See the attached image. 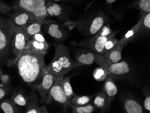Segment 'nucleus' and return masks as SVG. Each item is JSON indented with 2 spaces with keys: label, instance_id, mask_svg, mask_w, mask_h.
<instances>
[{
  "label": "nucleus",
  "instance_id": "1",
  "mask_svg": "<svg viewBox=\"0 0 150 113\" xmlns=\"http://www.w3.org/2000/svg\"><path fill=\"white\" fill-rule=\"evenodd\" d=\"M46 54L26 48L15 64L23 81L33 87L42 81L43 71L47 66L45 62Z\"/></svg>",
  "mask_w": 150,
  "mask_h": 113
},
{
  "label": "nucleus",
  "instance_id": "2",
  "mask_svg": "<svg viewBox=\"0 0 150 113\" xmlns=\"http://www.w3.org/2000/svg\"><path fill=\"white\" fill-rule=\"evenodd\" d=\"M54 45L55 54L46 68L57 77H64L72 69L78 67L77 62L71 57L69 48L64 43H56Z\"/></svg>",
  "mask_w": 150,
  "mask_h": 113
},
{
  "label": "nucleus",
  "instance_id": "3",
  "mask_svg": "<svg viewBox=\"0 0 150 113\" xmlns=\"http://www.w3.org/2000/svg\"><path fill=\"white\" fill-rule=\"evenodd\" d=\"M14 34L13 24L9 18L0 16V64L8 62V56L13 52Z\"/></svg>",
  "mask_w": 150,
  "mask_h": 113
},
{
  "label": "nucleus",
  "instance_id": "4",
  "mask_svg": "<svg viewBox=\"0 0 150 113\" xmlns=\"http://www.w3.org/2000/svg\"><path fill=\"white\" fill-rule=\"evenodd\" d=\"M106 20L104 13L99 12L97 14L80 18L75 22L80 33L87 37H92L105 24Z\"/></svg>",
  "mask_w": 150,
  "mask_h": 113
},
{
  "label": "nucleus",
  "instance_id": "5",
  "mask_svg": "<svg viewBox=\"0 0 150 113\" xmlns=\"http://www.w3.org/2000/svg\"><path fill=\"white\" fill-rule=\"evenodd\" d=\"M47 0H17L12 6L13 11L23 9L28 11L36 19L45 20L48 16L46 11Z\"/></svg>",
  "mask_w": 150,
  "mask_h": 113
},
{
  "label": "nucleus",
  "instance_id": "6",
  "mask_svg": "<svg viewBox=\"0 0 150 113\" xmlns=\"http://www.w3.org/2000/svg\"><path fill=\"white\" fill-rule=\"evenodd\" d=\"M118 32H115L112 35L108 37H98L96 34L87 38L82 40L79 43L75 41L71 42L70 44L73 46L85 48L91 50L96 53L103 55L104 45L108 40L115 38Z\"/></svg>",
  "mask_w": 150,
  "mask_h": 113
},
{
  "label": "nucleus",
  "instance_id": "7",
  "mask_svg": "<svg viewBox=\"0 0 150 113\" xmlns=\"http://www.w3.org/2000/svg\"><path fill=\"white\" fill-rule=\"evenodd\" d=\"M64 78V76L57 77L47 95L45 102L47 104H49L52 101H55L60 104H62L64 109H66L69 106V104L63 89Z\"/></svg>",
  "mask_w": 150,
  "mask_h": 113
},
{
  "label": "nucleus",
  "instance_id": "8",
  "mask_svg": "<svg viewBox=\"0 0 150 113\" xmlns=\"http://www.w3.org/2000/svg\"><path fill=\"white\" fill-rule=\"evenodd\" d=\"M15 34L13 37V53L15 59L12 61L10 66L15 65L22 52L28 45L29 39L27 37L24 29L22 28L13 24Z\"/></svg>",
  "mask_w": 150,
  "mask_h": 113
},
{
  "label": "nucleus",
  "instance_id": "9",
  "mask_svg": "<svg viewBox=\"0 0 150 113\" xmlns=\"http://www.w3.org/2000/svg\"><path fill=\"white\" fill-rule=\"evenodd\" d=\"M57 78V76L50 72L46 67L44 69L42 81L33 87L38 92L41 103L45 102L47 95Z\"/></svg>",
  "mask_w": 150,
  "mask_h": 113
},
{
  "label": "nucleus",
  "instance_id": "10",
  "mask_svg": "<svg viewBox=\"0 0 150 113\" xmlns=\"http://www.w3.org/2000/svg\"><path fill=\"white\" fill-rule=\"evenodd\" d=\"M74 56L78 67L91 65L94 62H105L106 61L103 55L98 54L90 49L78 50L76 51Z\"/></svg>",
  "mask_w": 150,
  "mask_h": 113
},
{
  "label": "nucleus",
  "instance_id": "11",
  "mask_svg": "<svg viewBox=\"0 0 150 113\" xmlns=\"http://www.w3.org/2000/svg\"><path fill=\"white\" fill-rule=\"evenodd\" d=\"M96 63L104 68L108 72V75L112 78L127 75L130 71L129 64L124 61L112 64H108L106 62H97Z\"/></svg>",
  "mask_w": 150,
  "mask_h": 113
},
{
  "label": "nucleus",
  "instance_id": "12",
  "mask_svg": "<svg viewBox=\"0 0 150 113\" xmlns=\"http://www.w3.org/2000/svg\"><path fill=\"white\" fill-rule=\"evenodd\" d=\"M12 12L7 16L13 24L22 28L34 19H36L31 13L23 9H18Z\"/></svg>",
  "mask_w": 150,
  "mask_h": 113
},
{
  "label": "nucleus",
  "instance_id": "13",
  "mask_svg": "<svg viewBox=\"0 0 150 113\" xmlns=\"http://www.w3.org/2000/svg\"><path fill=\"white\" fill-rule=\"evenodd\" d=\"M45 6L48 16L56 18L61 22L70 21L69 16L61 4L47 0Z\"/></svg>",
  "mask_w": 150,
  "mask_h": 113
},
{
  "label": "nucleus",
  "instance_id": "14",
  "mask_svg": "<svg viewBox=\"0 0 150 113\" xmlns=\"http://www.w3.org/2000/svg\"><path fill=\"white\" fill-rule=\"evenodd\" d=\"M45 31L58 43L64 42L69 37L68 32L53 21L44 24Z\"/></svg>",
  "mask_w": 150,
  "mask_h": 113
},
{
  "label": "nucleus",
  "instance_id": "15",
  "mask_svg": "<svg viewBox=\"0 0 150 113\" xmlns=\"http://www.w3.org/2000/svg\"><path fill=\"white\" fill-rule=\"evenodd\" d=\"M103 91L107 95V106L108 110L110 109L111 103L118 92L117 87L112 77H107L103 85Z\"/></svg>",
  "mask_w": 150,
  "mask_h": 113
},
{
  "label": "nucleus",
  "instance_id": "16",
  "mask_svg": "<svg viewBox=\"0 0 150 113\" xmlns=\"http://www.w3.org/2000/svg\"><path fill=\"white\" fill-rule=\"evenodd\" d=\"M26 113H49L45 105L40 106L38 99L35 93L29 96V100L26 108Z\"/></svg>",
  "mask_w": 150,
  "mask_h": 113
},
{
  "label": "nucleus",
  "instance_id": "17",
  "mask_svg": "<svg viewBox=\"0 0 150 113\" xmlns=\"http://www.w3.org/2000/svg\"><path fill=\"white\" fill-rule=\"evenodd\" d=\"M53 21L51 20H40L34 19L33 21L27 24L23 28L27 37L30 39L33 36L41 31L42 26L45 23H48Z\"/></svg>",
  "mask_w": 150,
  "mask_h": 113
},
{
  "label": "nucleus",
  "instance_id": "18",
  "mask_svg": "<svg viewBox=\"0 0 150 113\" xmlns=\"http://www.w3.org/2000/svg\"><path fill=\"white\" fill-rule=\"evenodd\" d=\"M128 43L126 42L120 45L117 48L112 49L103 55L106 59L105 62L108 64H114L119 62L122 58V50Z\"/></svg>",
  "mask_w": 150,
  "mask_h": 113
},
{
  "label": "nucleus",
  "instance_id": "19",
  "mask_svg": "<svg viewBox=\"0 0 150 113\" xmlns=\"http://www.w3.org/2000/svg\"><path fill=\"white\" fill-rule=\"evenodd\" d=\"M141 22L142 17H141L139 21L132 28L129 30L123 37L119 40L117 43L112 49L117 48V46H118L120 45L121 44L123 43H125V42H126L128 43L133 40V39H134L136 37H137L138 34H139L140 33V28Z\"/></svg>",
  "mask_w": 150,
  "mask_h": 113
},
{
  "label": "nucleus",
  "instance_id": "20",
  "mask_svg": "<svg viewBox=\"0 0 150 113\" xmlns=\"http://www.w3.org/2000/svg\"><path fill=\"white\" fill-rule=\"evenodd\" d=\"M29 96L27 95L24 90H19L13 92L11 99L18 106H27L29 100Z\"/></svg>",
  "mask_w": 150,
  "mask_h": 113
},
{
  "label": "nucleus",
  "instance_id": "21",
  "mask_svg": "<svg viewBox=\"0 0 150 113\" xmlns=\"http://www.w3.org/2000/svg\"><path fill=\"white\" fill-rule=\"evenodd\" d=\"M124 107L126 113H144L142 106L138 102L133 99L129 98L125 99L124 103Z\"/></svg>",
  "mask_w": 150,
  "mask_h": 113
},
{
  "label": "nucleus",
  "instance_id": "22",
  "mask_svg": "<svg viewBox=\"0 0 150 113\" xmlns=\"http://www.w3.org/2000/svg\"><path fill=\"white\" fill-rule=\"evenodd\" d=\"M93 103L95 108L101 109L102 112L108 111L107 109V95L103 90L99 92L95 96Z\"/></svg>",
  "mask_w": 150,
  "mask_h": 113
},
{
  "label": "nucleus",
  "instance_id": "23",
  "mask_svg": "<svg viewBox=\"0 0 150 113\" xmlns=\"http://www.w3.org/2000/svg\"><path fill=\"white\" fill-rule=\"evenodd\" d=\"M49 46V45L46 41L39 42L33 40L29 39V43L26 49H29L36 52L47 54Z\"/></svg>",
  "mask_w": 150,
  "mask_h": 113
},
{
  "label": "nucleus",
  "instance_id": "24",
  "mask_svg": "<svg viewBox=\"0 0 150 113\" xmlns=\"http://www.w3.org/2000/svg\"><path fill=\"white\" fill-rule=\"evenodd\" d=\"M18 106L11 99H6L0 103V109L5 113H20V109Z\"/></svg>",
  "mask_w": 150,
  "mask_h": 113
},
{
  "label": "nucleus",
  "instance_id": "25",
  "mask_svg": "<svg viewBox=\"0 0 150 113\" xmlns=\"http://www.w3.org/2000/svg\"><path fill=\"white\" fill-rule=\"evenodd\" d=\"M92 97V96H78L76 95L70 99L68 102L69 103L75 106H81L90 102Z\"/></svg>",
  "mask_w": 150,
  "mask_h": 113
},
{
  "label": "nucleus",
  "instance_id": "26",
  "mask_svg": "<svg viewBox=\"0 0 150 113\" xmlns=\"http://www.w3.org/2000/svg\"><path fill=\"white\" fill-rule=\"evenodd\" d=\"M69 104V106L72 109V113H92L95 110V107L91 104L79 106Z\"/></svg>",
  "mask_w": 150,
  "mask_h": 113
},
{
  "label": "nucleus",
  "instance_id": "27",
  "mask_svg": "<svg viewBox=\"0 0 150 113\" xmlns=\"http://www.w3.org/2000/svg\"><path fill=\"white\" fill-rule=\"evenodd\" d=\"M134 7L140 11L142 15L150 13V0H137Z\"/></svg>",
  "mask_w": 150,
  "mask_h": 113
},
{
  "label": "nucleus",
  "instance_id": "28",
  "mask_svg": "<svg viewBox=\"0 0 150 113\" xmlns=\"http://www.w3.org/2000/svg\"><path fill=\"white\" fill-rule=\"evenodd\" d=\"M71 77L70 76L64 77L63 82V89L68 101L76 95L73 92L72 87L71 85L70 78Z\"/></svg>",
  "mask_w": 150,
  "mask_h": 113
},
{
  "label": "nucleus",
  "instance_id": "29",
  "mask_svg": "<svg viewBox=\"0 0 150 113\" xmlns=\"http://www.w3.org/2000/svg\"><path fill=\"white\" fill-rule=\"evenodd\" d=\"M93 76L95 80L103 81L107 79L108 77V74L104 68L100 66L96 68L93 71Z\"/></svg>",
  "mask_w": 150,
  "mask_h": 113
},
{
  "label": "nucleus",
  "instance_id": "30",
  "mask_svg": "<svg viewBox=\"0 0 150 113\" xmlns=\"http://www.w3.org/2000/svg\"><path fill=\"white\" fill-rule=\"evenodd\" d=\"M141 17L142 22L140 28V33L150 31V13L143 14Z\"/></svg>",
  "mask_w": 150,
  "mask_h": 113
},
{
  "label": "nucleus",
  "instance_id": "31",
  "mask_svg": "<svg viewBox=\"0 0 150 113\" xmlns=\"http://www.w3.org/2000/svg\"><path fill=\"white\" fill-rule=\"evenodd\" d=\"M114 31H113L110 27V24H104L96 33V35L98 37H108L112 35Z\"/></svg>",
  "mask_w": 150,
  "mask_h": 113
},
{
  "label": "nucleus",
  "instance_id": "32",
  "mask_svg": "<svg viewBox=\"0 0 150 113\" xmlns=\"http://www.w3.org/2000/svg\"><path fill=\"white\" fill-rule=\"evenodd\" d=\"M118 41V40L115 38H112L108 40L104 45L103 55H105L107 52L112 50L117 43Z\"/></svg>",
  "mask_w": 150,
  "mask_h": 113
},
{
  "label": "nucleus",
  "instance_id": "33",
  "mask_svg": "<svg viewBox=\"0 0 150 113\" xmlns=\"http://www.w3.org/2000/svg\"><path fill=\"white\" fill-rule=\"evenodd\" d=\"M13 11L12 7L6 3L0 1V15L8 16Z\"/></svg>",
  "mask_w": 150,
  "mask_h": 113
},
{
  "label": "nucleus",
  "instance_id": "34",
  "mask_svg": "<svg viewBox=\"0 0 150 113\" xmlns=\"http://www.w3.org/2000/svg\"><path fill=\"white\" fill-rule=\"evenodd\" d=\"M30 39L39 42H44L46 41L42 31L34 35Z\"/></svg>",
  "mask_w": 150,
  "mask_h": 113
},
{
  "label": "nucleus",
  "instance_id": "35",
  "mask_svg": "<svg viewBox=\"0 0 150 113\" xmlns=\"http://www.w3.org/2000/svg\"><path fill=\"white\" fill-rule=\"evenodd\" d=\"M0 81L2 85L8 86V84L11 81V78L9 75L2 74L0 77Z\"/></svg>",
  "mask_w": 150,
  "mask_h": 113
},
{
  "label": "nucleus",
  "instance_id": "36",
  "mask_svg": "<svg viewBox=\"0 0 150 113\" xmlns=\"http://www.w3.org/2000/svg\"><path fill=\"white\" fill-rule=\"evenodd\" d=\"M63 26L69 28V30H72L74 28L76 27V24L75 21H67L64 22V23L62 24Z\"/></svg>",
  "mask_w": 150,
  "mask_h": 113
},
{
  "label": "nucleus",
  "instance_id": "37",
  "mask_svg": "<svg viewBox=\"0 0 150 113\" xmlns=\"http://www.w3.org/2000/svg\"><path fill=\"white\" fill-rule=\"evenodd\" d=\"M8 92L7 86H4V85H0V99L4 98L7 95Z\"/></svg>",
  "mask_w": 150,
  "mask_h": 113
},
{
  "label": "nucleus",
  "instance_id": "38",
  "mask_svg": "<svg viewBox=\"0 0 150 113\" xmlns=\"http://www.w3.org/2000/svg\"><path fill=\"white\" fill-rule=\"evenodd\" d=\"M144 107L146 110L150 111V97L149 94H147L146 97L145 99L144 102Z\"/></svg>",
  "mask_w": 150,
  "mask_h": 113
},
{
  "label": "nucleus",
  "instance_id": "39",
  "mask_svg": "<svg viewBox=\"0 0 150 113\" xmlns=\"http://www.w3.org/2000/svg\"><path fill=\"white\" fill-rule=\"evenodd\" d=\"M51 1H55V2H71V3H76L79 2L80 0H50Z\"/></svg>",
  "mask_w": 150,
  "mask_h": 113
},
{
  "label": "nucleus",
  "instance_id": "40",
  "mask_svg": "<svg viewBox=\"0 0 150 113\" xmlns=\"http://www.w3.org/2000/svg\"><path fill=\"white\" fill-rule=\"evenodd\" d=\"M2 74V72L1 70H0V77L1 76V75Z\"/></svg>",
  "mask_w": 150,
  "mask_h": 113
}]
</instances>
